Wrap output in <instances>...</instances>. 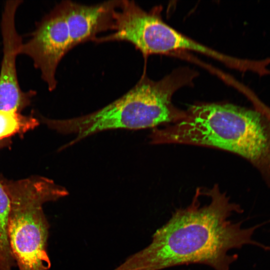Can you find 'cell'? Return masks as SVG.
Segmentation results:
<instances>
[{"label": "cell", "mask_w": 270, "mask_h": 270, "mask_svg": "<svg viewBox=\"0 0 270 270\" xmlns=\"http://www.w3.org/2000/svg\"><path fill=\"white\" fill-rule=\"evenodd\" d=\"M4 184L10 200L8 238L19 270H48L49 224L43 210L46 202L68 194L62 187L43 178H31Z\"/></svg>", "instance_id": "4"}, {"label": "cell", "mask_w": 270, "mask_h": 270, "mask_svg": "<svg viewBox=\"0 0 270 270\" xmlns=\"http://www.w3.org/2000/svg\"><path fill=\"white\" fill-rule=\"evenodd\" d=\"M152 144L208 146L239 155L270 182V120L260 112L230 104L192 106L180 120L150 135Z\"/></svg>", "instance_id": "2"}, {"label": "cell", "mask_w": 270, "mask_h": 270, "mask_svg": "<svg viewBox=\"0 0 270 270\" xmlns=\"http://www.w3.org/2000/svg\"><path fill=\"white\" fill-rule=\"evenodd\" d=\"M38 124L32 116H24L16 111L0 112V140L22 134Z\"/></svg>", "instance_id": "10"}, {"label": "cell", "mask_w": 270, "mask_h": 270, "mask_svg": "<svg viewBox=\"0 0 270 270\" xmlns=\"http://www.w3.org/2000/svg\"><path fill=\"white\" fill-rule=\"evenodd\" d=\"M10 200L8 190L0 180V270H12L15 262L8 238Z\"/></svg>", "instance_id": "9"}, {"label": "cell", "mask_w": 270, "mask_h": 270, "mask_svg": "<svg viewBox=\"0 0 270 270\" xmlns=\"http://www.w3.org/2000/svg\"><path fill=\"white\" fill-rule=\"evenodd\" d=\"M22 0H7L0 20L2 57L0 68V112H20L36 96L34 90L24 91L18 77L16 59L23 43L16 28V14Z\"/></svg>", "instance_id": "7"}, {"label": "cell", "mask_w": 270, "mask_h": 270, "mask_svg": "<svg viewBox=\"0 0 270 270\" xmlns=\"http://www.w3.org/2000/svg\"><path fill=\"white\" fill-rule=\"evenodd\" d=\"M72 49L71 39L60 2L36 24L28 40L23 42L20 54L32 60L48 90L52 92L57 86L58 66Z\"/></svg>", "instance_id": "6"}, {"label": "cell", "mask_w": 270, "mask_h": 270, "mask_svg": "<svg viewBox=\"0 0 270 270\" xmlns=\"http://www.w3.org/2000/svg\"><path fill=\"white\" fill-rule=\"evenodd\" d=\"M206 192L208 204L202 206L196 194L189 206L176 210L155 232L147 246L112 270H162L198 264L214 270H230L238 256L229 254L230 250L246 244L270 250L252 238L255 230L264 224L242 228L243 221L229 219L233 214L242 212L240 205L231 202L217 185Z\"/></svg>", "instance_id": "1"}, {"label": "cell", "mask_w": 270, "mask_h": 270, "mask_svg": "<svg viewBox=\"0 0 270 270\" xmlns=\"http://www.w3.org/2000/svg\"><path fill=\"white\" fill-rule=\"evenodd\" d=\"M62 2L72 48L86 42L94 41L100 32L114 30L115 14L121 0L91 5L71 0Z\"/></svg>", "instance_id": "8"}, {"label": "cell", "mask_w": 270, "mask_h": 270, "mask_svg": "<svg viewBox=\"0 0 270 270\" xmlns=\"http://www.w3.org/2000/svg\"><path fill=\"white\" fill-rule=\"evenodd\" d=\"M112 41L128 42L144 56L188 50L224 62H232L229 57L182 34L164 22L156 12L142 10L133 0H121L115 14L113 32L98 38V43Z\"/></svg>", "instance_id": "5"}, {"label": "cell", "mask_w": 270, "mask_h": 270, "mask_svg": "<svg viewBox=\"0 0 270 270\" xmlns=\"http://www.w3.org/2000/svg\"><path fill=\"white\" fill-rule=\"evenodd\" d=\"M194 78L188 68H180L158 81L142 78L126 94L88 114L63 120H50V128L63 134H73L68 145L94 134L114 129L139 130L174 124L186 111L172 102L174 92Z\"/></svg>", "instance_id": "3"}]
</instances>
